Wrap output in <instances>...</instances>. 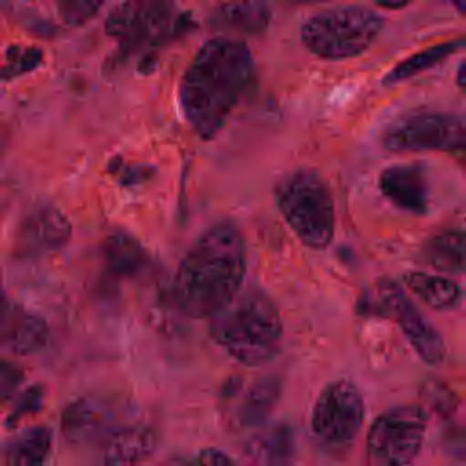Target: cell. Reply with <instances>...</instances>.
Instances as JSON below:
<instances>
[{
  "label": "cell",
  "instance_id": "obj_18",
  "mask_svg": "<svg viewBox=\"0 0 466 466\" xmlns=\"http://www.w3.org/2000/svg\"><path fill=\"white\" fill-rule=\"evenodd\" d=\"M271 20V7L264 2H228L213 9L209 24L218 31L246 35L262 33Z\"/></svg>",
  "mask_w": 466,
  "mask_h": 466
},
{
  "label": "cell",
  "instance_id": "obj_26",
  "mask_svg": "<svg viewBox=\"0 0 466 466\" xmlns=\"http://www.w3.org/2000/svg\"><path fill=\"white\" fill-rule=\"evenodd\" d=\"M162 466H238L237 461L218 448H204L189 459H169Z\"/></svg>",
  "mask_w": 466,
  "mask_h": 466
},
{
  "label": "cell",
  "instance_id": "obj_21",
  "mask_svg": "<svg viewBox=\"0 0 466 466\" xmlns=\"http://www.w3.org/2000/svg\"><path fill=\"white\" fill-rule=\"evenodd\" d=\"M53 446L47 426H33L15 435L4 446L5 466H44Z\"/></svg>",
  "mask_w": 466,
  "mask_h": 466
},
{
  "label": "cell",
  "instance_id": "obj_2",
  "mask_svg": "<svg viewBox=\"0 0 466 466\" xmlns=\"http://www.w3.org/2000/svg\"><path fill=\"white\" fill-rule=\"evenodd\" d=\"M246 248L231 222L208 228L182 257L175 279L173 299L178 309L193 319H213L242 288Z\"/></svg>",
  "mask_w": 466,
  "mask_h": 466
},
{
  "label": "cell",
  "instance_id": "obj_27",
  "mask_svg": "<svg viewBox=\"0 0 466 466\" xmlns=\"http://www.w3.org/2000/svg\"><path fill=\"white\" fill-rule=\"evenodd\" d=\"M100 2H89V0H67V2H58L56 9L60 13V18L67 25H80L87 22L98 9Z\"/></svg>",
  "mask_w": 466,
  "mask_h": 466
},
{
  "label": "cell",
  "instance_id": "obj_13",
  "mask_svg": "<svg viewBox=\"0 0 466 466\" xmlns=\"http://www.w3.org/2000/svg\"><path fill=\"white\" fill-rule=\"evenodd\" d=\"M71 237V224L55 206L44 204L24 217L16 231V248L25 253H46L62 248Z\"/></svg>",
  "mask_w": 466,
  "mask_h": 466
},
{
  "label": "cell",
  "instance_id": "obj_30",
  "mask_svg": "<svg viewBox=\"0 0 466 466\" xmlns=\"http://www.w3.org/2000/svg\"><path fill=\"white\" fill-rule=\"evenodd\" d=\"M457 86L462 91L464 98H466V58L461 62L459 69H457Z\"/></svg>",
  "mask_w": 466,
  "mask_h": 466
},
{
  "label": "cell",
  "instance_id": "obj_24",
  "mask_svg": "<svg viewBox=\"0 0 466 466\" xmlns=\"http://www.w3.org/2000/svg\"><path fill=\"white\" fill-rule=\"evenodd\" d=\"M40 62H42V51L38 47L13 44L5 51V62H4V67H2V76H4V80H7L11 76L29 73Z\"/></svg>",
  "mask_w": 466,
  "mask_h": 466
},
{
  "label": "cell",
  "instance_id": "obj_22",
  "mask_svg": "<svg viewBox=\"0 0 466 466\" xmlns=\"http://www.w3.org/2000/svg\"><path fill=\"white\" fill-rule=\"evenodd\" d=\"M404 284L408 289L431 309H451L459 304L462 291L457 282L448 277L430 275L424 271L404 273Z\"/></svg>",
  "mask_w": 466,
  "mask_h": 466
},
{
  "label": "cell",
  "instance_id": "obj_12",
  "mask_svg": "<svg viewBox=\"0 0 466 466\" xmlns=\"http://www.w3.org/2000/svg\"><path fill=\"white\" fill-rule=\"evenodd\" d=\"M379 189L382 195L413 215H424L430 204V186L426 169L420 164H393L380 171Z\"/></svg>",
  "mask_w": 466,
  "mask_h": 466
},
{
  "label": "cell",
  "instance_id": "obj_32",
  "mask_svg": "<svg viewBox=\"0 0 466 466\" xmlns=\"http://www.w3.org/2000/svg\"><path fill=\"white\" fill-rule=\"evenodd\" d=\"M453 7H455L457 11H461L462 15H466V2H453Z\"/></svg>",
  "mask_w": 466,
  "mask_h": 466
},
{
  "label": "cell",
  "instance_id": "obj_14",
  "mask_svg": "<svg viewBox=\"0 0 466 466\" xmlns=\"http://www.w3.org/2000/svg\"><path fill=\"white\" fill-rule=\"evenodd\" d=\"M155 431L140 422L120 424L100 442V466H142L155 451Z\"/></svg>",
  "mask_w": 466,
  "mask_h": 466
},
{
  "label": "cell",
  "instance_id": "obj_17",
  "mask_svg": "<svg viewBox=\"0 0 466 466\" xmlns=\"http://www.w3.org/2000/svg\"><path fill=\"white\" fill-rule=\"evenodd\" d=\"M228 395H238L231 410V422L235 428H249L260 424L273 410L280 395V382L277 377H264L251 382L244 391L238 386Z\"/></svg>",
  "mask_w": 466,
  "mask_h": 466
},
{
  "label": "cell",
  "instance_id": "obj_20",
  "mask_svg": "<svg viewBox=\"0 0 466 466\" xmlns=\"http://www.w3.org/2000/svg\"><path fill=\"white\" fill-rule=\"evenodd\" d=\"M102 253L109 273L116 279H133L147 266L146 249L124 231H113L107 235Z\"/></svg>",
  "mask_w": 466,
  "mask_h": 466
},
{
  "label": "cell",
  "instance_id": "obj_1",
  "mask_svg": "<svg viewBox=\"0 0 466 466\" xmlns=\"http://www.w3.org/2000/svg\"><path fill=\"white\" fill-rule=\"evenodd\" d=\"M253 78V56L240 38H209L180 78L178 106L184 118L202 138H213L248 95Z\"/></svg>",
  "mask_w": 466,
  "mask_h": 466
},
{
  "label": "cell",
  "instance_id": "obj_31",
  "mask_svg": "<svg viewBox=\"0 0 466 466\" xmlns=\"http://www.w3.org/2000/svg\"><path fill=\"white\" fill-rule=\"evenodd\" d=\"M408 2H399V4H390V2H380L379 7L382 9H400V7H406Z\"/></svg>",
  "mask_w": 466,
  "mask_h": 466
},
{
  "label": "cell",
  "instance_id": "obj_7",
  "mask_svg": "<svg viewBox=\"0 0 466 466\" xmlns=\"http://www.w3.org/2000/svg\"><path fill=\"white\" fill-rule=\"evenodd\" d=\"M428 417L420 406L402 404L380 413L366 437L368 466H408L419 455Z\"/></svg>",
  "mask_w": 466,
  "mask_h": 466
},
{
  "label": "cell",
  "instance_id": "obj_3",
  "mask_svg": "<svg viewBox=\"0 0 466 466\" xmlns=\"http://www.w3.org/2000/svg\"><path fill=\"white\" fill-rule=\"evenodd\" d=\"M211 339L244 366L273 359L282 340V319L275 302L260 289L240 291L209 322Z\"/></svg>",
  "mask_w": 466,
  "mask_h": 466
},
{
  "label": "cell",
  "instance_id": "obj_23",
  "mask_svg": "<svg viewBox=\"0 0 466 466\" xmlns=\"http://www.w3.org/2000/svg\"><path fill=\"white\" fill-rule=\"evenodd\" d=\"M464 46H466V38H455V40L442 42V44L431 46L428 49H422V51L404 58L395 67H391L384 75L382 84L384 86H393V84H399L402 80H408V78H411V76H415V75H419V73H422V71L441 64L448 56H451L453 53L461 51Z\"/></svg>",
  "mask_w": 466,
  "mask_h": 466
},
{
  "label": "cell",
  "instance_id": "obj_15",
  "mask_svg": "<svg viewBox=\"0 0 466 466\" xmlns=\"http://www.w3.org/2000/svg\"><path fill=\"white\" fill-rule=\"evenodd\" d=\"M49 340L46 320L22 306L5 304L2 315V344L15 355L40 351Z\"/></svg>",
  "mask_w": 466,
  "mask_h": 466
},
{
  "label": "cell",
  "instance_id": "obj_5",
  "mask_svg": "<svg viewBox=\"0 0 466 466\" xmlns=\"http://www.w3.org/2000/svg\"><path fill=\"white\" fill-rule=\"evenodd\" d=\"M382 25V16L366 5H333L309 15L300 25V38L313 55L340 60L366 51Z\"/></svg>",
  "mask_w": 466,
  "mask_h": 466
},
{
  "label": "cell",
  "instance_id": "obj_29",
  "mask_svg": "<svg viewBox=\"0 0 466 466\" xmlns=\"http://www.w3.org/2000/svg\"><path fill=\"white\" fill-rule=\"evenodd\" d=\"M22 382V371L13 366L11 362L4 360L0 366V391H2V399L7 400L15 390L18 388V384Z\"/></svg>",
  "mask_w": 466,
  "mask_h": 466
},
{
  "label": "cell",
  "instance_id": "obj_8",
  "mask_svg": "<svg viewBox=\"0 0 466 466\" xmlns=\"http://www.w3.org/2000/svg\"><path fill=\"white\" fill-rule=\"evenodd\" d=\"M382 144L393 153H459L466 147V118L442 111L408 113L384 129Z\"/></svg>",
  "mask_w": 466,
  "mask_h": 466
},
{
  "label": "cell",
  "instance_id": "obj_28",
  "mask_svg": "<svg viewBox=\"0 0 466 466\" xmlns=\"http://www.w3.org/2000/svg\"><path fill=\"white\" fill-rule=\"evenodd\" d=\"M115 178L118 182H122L124 186H135L138 182H144L153 169H149L147 166H138V164H126L122 162V158H113L109 167H107Z\"/></svg>",
  "mask_w": 466,
  "mask_h": 466
},
{
  "label": "cell",
  "instance_id": "obj_16",
  "mask_svg": "<svg viewBox=\"0 0 466 466\" xmlns=\"http://www.w3.org/2000/svg\"><path fill=\"white\" fill-rule=\"evenodd\" d=\"M295 435L288 424H273L253 433L244 446L248 466H291Z\"/></svg>",
  "mask_w": 466,
  "mask_h": 466
},
{
  "label": "cell",
  "instance_id": "obj_11",
  "mask_svg": "<svg viewBox=\"0 0 466 466\" xmlns=\"http://www.w3.org/2000/svg\"><path fill=\"white\" fill-rule=\"evenodd\" d=\"M120 424L118 404L100 395H86L69 402L60 417L62 435L71 444H100Z\"/></svg>",
  "mask_w": 466,
  "mask_h": 466
},
{
  "label": "cell",
  "instance_id": "obj_6",
  "mask_svg": "<svg viewBox=\"0 0 466 466\" xmlns=\"http://www.w3.org/2000/svg\"><path fill=\"white\" fill-rule=\"evenodd\" d=\"M106 33L124 49L137 51L158 46L189 29V15L178 13L171 2L135 0L115 5L106 16Z\"/></svg>",
  "mask_w": 466,
  "mask_h": 466
},
{
  "label": "cell",
  "instance_id": "obj_4",
  "mask_svg": "<svg viewBox=\"0 0 466 466\" xmlns=\"http://www.w3.org/2000/svg\"><path fill=\"white\" fill-rule=\"evenodd\" d=\"M275 198L299 240L311 249H326L335 229V208L324 178L308 167L289 171L277 182Z\"/></svg>",
  "mask_w": 466,
  "mask_h": 466
},
{
  "label": "cell",
  "instance_id": "obj_10",
  "mask_svg": "<svg viewBox=\"0 0 466 466\" xmlns=\"http://www.w3.org/2000/svg\"><path fill=\"white\" fill-rule=\"evenodd\" d=\"M364 422V400L359 388L339 379L329 382L317 397L311 411V431L328 446H348Z\"/></svg>",
  "mask_w": 466,
  "mask_h": 466
},
{
  "label": "cell",
  "instance_id": "obj_19",
  "mask_svg": "<svg viewBox=\"0 0 466 466\" xmlns=\"http://www.w3.org/2000/svg\"><path fill=\"white\" fill-rule=\"evenodd\" d=\"M420 257L441 273H466V231L453 228L435 233L422 244Z\"/></svg>",
  "mask_w": 466,
  "mask_h": 466
},
{
  "label": "cell",
  "instance_id": "obj_25",
  "mask_svg": "<svg viewBox=\"0 0 466 466\" xmlns=\"http://www.w3.org/2000/svg\"><path fill=\"white\" fill-rule=\"evenodd\" d=\"M42 399H44V390H42V386L35 384V386L24 390V391L15 399L13 408H11V411H9L7 419H5V426L11 428V426L18 424L24 417H27V415L38 411L40 406H42Z\"/></svg>",
  "mask_w": 466,
  "mask_h": 466
},
{
  "label": "cell",
  "instance_id": "obj_9",
  "mask_svg": "<svg viewBox=\"0 0 466 466\" xmlns=\"http://www.w3.org/2000/svg\"><path fill=\"white\" fill-rule=\"evenodd\" d=\"M364 306L366 311L371 309L377 315L393 319L426 364L437 366L442 362L446 348L439 331L422 317L399 284L390 279H380Z\"/></svg>",
  "mask_w": 466,
  "mask_h": 466
}]
</instances>
